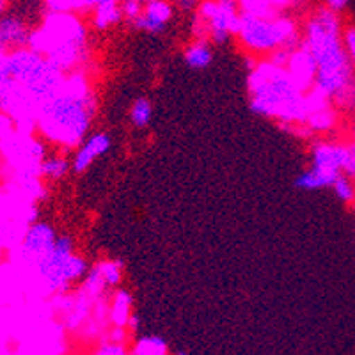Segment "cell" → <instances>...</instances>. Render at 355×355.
I'll use <instances>...</instances> for the list:
<instances>
[{
	"label": "cell",
	"instance_id": "1",
	"mask_svg": "<svg viewBox=\"0 0 355 355\" xmlns=\"http://www.w3.org/2000/svg\"><path fill=\"white\" fill-rule=\"evenodd\" d=\"M306 49L316 64V89L334 100L355 78L338 12L323 9L307 25Z\"/></svg>",
	"mask_w": 355,
	"mask_h": 355
},
{
	"label": "cell",
	"instance_id": "2",
	"mask_svg": "<svg viewBox=\"0 0 355 355\" xmlns=\"http://www.w3.org/2000/svg\"><path fill=\"white\" fill-rule=\"evenodd\" d=\"M94 110V98L84 78L71 77L40 109L41 128L59 144L77 146L84 141Z\"/></svg>",
	"mask_w": 355,
	"mask_h": 355
},
{
	"label": "cell",
	"instance_id": "3",
	"mask_svg": "<svg viewBox=\"0 0 355 355\" xmlns=\"http://www.w3.org/2000/svg\"><path fill=\"white\" fill-rule=\"evenodd\" d=\"M250 107L261 116L279 121H307L309 107L304 91L295 84L288 69L275 62H263L249 80Z\"/></svg>",
	"mask_w": 355,
	"mask_h": 355
},
{
	"label": "cell",
	"instance_id": "4",
	"mask_svg": "<svg viewBox=\"0 0 355 355\" xmlns=\"http://www.w3.org/2000/svg\"><path fill=\"white\" fill-rule=\"evenodd\" d=\"M43 49L46 59L55 68L71 69L84 57L85 33L84 27L75 18L57 17L46 27L43 36Z\"/></svg>",
	"mask_w": 355,
	"mask_h": 355
},
{
	"label": "cell",
	"instance_id": "5",
	"mask_svg": "<svg viewBox=\"0 0 355 355\" xmlns=\"http://www.w3.org/2000/svg\"><path fill=\"white\" fill-rule=\"evenodd\" d=\"M239 36L247 49L254 52H274L293 41L295 28L288 20H263L261 17H247L240 21Z\"/></svg>",
	"mask_w": 355,
	"mask_h": 355
},
{
	"label": "cell",
	"instance_id": "6",
	"mask_svg": "<svg viewBox=\"0 0 355 355\" xmlns=\"http://www.w3.org/2000/svg\"><path fill=\"white\" fill-rule=\"evenodd\" d=\"M40 274L50 288H61L73 279L82 277L85 272V261L73 254L71 242L68 239H57L55 245L37 259Z\"/></svg>",
	"mask_w": 355,
	"mask_h": 355
},
{
	"label": "cell",
	"instance_id": "7",
	"mask_svg": "<svg viewBox=\"0 0 355 355\" xmlns=\"http://www.w3.org/2000/svg\"><path fill=\"white\" fill-rule=\"evenodd\" d=\"M110 144H112V139H110L109 133L96 132L93 135H89L78 146L77 153L71 160V169L75 173H84L96 158H100L101 155H105L109 151Z\"/></svg>",
	"mask_w": 355,
	"mask_h": 355
},
{
	"label": "cell",
	"instance_id": "8",
	"mask_svg": "<svg viewBox=\"0 0 355 355\" xmlns=\"http://www.w3.org/2000/svg\"><path fill=\"white\" fill-rule=\"evenodd\" d=\"M288 73L295 80V84L302 89L304 93H309L316 85V64L309 50L304 49L293 50L288 57Z\"/></svg>",
	"mask_w": 355,
	"mask_h": 355
},
{
	"label": "cell",
	"instance_id": "9",
	"mask_svg": "<svg viewBox=\"0 0 355 355\" xmlns=\"http://www.w3.org/2000/svg\"><path fill=\"white\" fill-rule=\"evenodd\" d=\"M350 146L334 144V142H322L316 144L313 155H311V166L322 167L327 171L343 173L347 166Z\"/></svg>",
	"mask_w": 355,
	"mask_h": 355
},
{
	"label": "cell",
	"instance_id": "10",
	"mask_svg": "<svg viewBox=\"0 0 355 355\" xmlns=\"http://www.w3.org/2000/svg\"><path fill=\"white\" fill-rule=\"evenodd\" d=\"M171 17H173V9H171L169 4L162 2V0H153L151 4L146 6L144 11L139 12L133 21L137 24L139 28L146 31V33L157 34L166 28Z\"/></svg>",
	"mask_w": 355,
	"mask_h": 355
},
{
	"label": "cell",
	"instance_id": "11",
	"mask_svg": "<svg viewBox=\"0 0 355 355\" xmlns=\"http://www.w3.org/2000/svg\"><path fill=\"white\" fill-rule=\"evenodd\" d=\"M339 174L336 171L322 169V167L311 166L304 173L299 174V178L295 180V187L302 190H320V189H331L332 183L338 180Z\"/></svg>",
	"mask_w": 355,
	"mask_h": 355
},
{
	"label": "cell",
	"instance_id": "12",
	"mask_svg": "<svg viewBox=\"0 0 355 355\" xmlns=\"http://www.w3.org/2000/svg\"><path fill=\"white\" fill-rule=\"evenodd\" d=\"M211 61H214V52H211L210 44L205 41H198L187 49L185 62L189 68L205 69L211 64Z\"/></svg>",
	"mask_w": 355,
	"mask_h": 355
},
{
	"label": "cell",
	"instance_id": "13",
	"mask_svg": "<svg viewBox=\"0 0 355 355\" xmlns=\"http://www.w3.org/2000/svg\"><path fill=\"white\" fill-rule=\"evenodd\" d=\"M151 119H153V105L150 103V100L139 98L137 101H133L132 110H130L132 125L137 126V128H146L151 123Z\"/></svg>",
	"mask_w": 355,
	"mask_h": 355
},
{
	"label": "cell",
	"instance_id": "14",
	"mask_svg": "<svg viewBox=\"0 0 355 355\" xmlns=\"http://www.w3.org/2000/svg\"><path fill=\"white\" fill-rule=\"evenodd\" d=\"M334 190V194L338 196L339 199L343 202H354L355 201V185H354V180L347 174H339L338 180L332 183L331 187Z\"/></svg>",
	"mask_w": 355,
	"mask_h": 355
},
{
	"label": "cell",
	"instance_id": "15",
	"mask_svg": "<svg viewBox=\"0 0 355 355\" xmlns=\"http://www.w3.org/2000/svg\"><path fill=\"white\" fill-rule=\"evenodd\" d=\"M166 345L157 338H144L135 345V355H166Z\"/></svg>",
	"mask_w": 355,
	"mask_h": 355
},
{
	"label": "cell",
	"instance_id": "16",
	"mask_svg": "<svg viewBox=\"0 0 355 355\" xmlns=\"http://www.w3.org/2000/svg\"><path fill=\"white\" fill-rule=\"evenodd\" d=\"M332 101H334L339 109L355 112V78Z\"/></svg>",
	"mask_w": 355,
	"mask_h": 355
},
{
	"label": "cell",
	"instance_id": "17",
	"mask_svg": "<svg viewBox=\"0 0 355 355\" xmlns=\"http://www.w3.org/2000/svg\"><path fill=\"white\" fill-rule=\"evenodd\" d=\"M128 311H130L128 295L119 293L117 295L116 307H114V322H116L117 325H123V323L126 322V315H128Z\"/></svg>",
	"mask_w": 355,
	"mask_h": 355
},
{
	"label": "cell",
	"instance_id": "18",
	"mask_svg": "<svg viewBox=\"0 0 355 355\" xmlns=\"http://www.w3.org/2000/svg\"><path fill=\"white\" fill-rule=\"evenodd\" d=\"M44 171L53 178H59L68 171V162L64 158H59V157H53L50 160H46L44 164Z\"/></svg>",
	"mask_w": 355,
	"mask_h": 355
},
{
	"label": "cell",
	"instance_id": "19",
	"mask_svg": "<svg viewBox=\"0 0 355 355\" xmlns=\"http://www.w3.org/2000/svg\"><path fill=\"white\" fill-rule=\"evenodd\" d=\"M343 41H345V46H347L348 55H350L352 64H354V68H355V27L345 28Z\"/></svg>",
	"mask_w": 355,
	"mask_h": 355
},
{
	"label": "cell",
	"instance_id": "20",
	"mask_svg": "<svg viewBox=\"0 0 355 355\" xmlns=\"http://www.w3.org/2000/svg\"><path fill=\"white\" fill-rule=\"evenodd\" d=\"M347 176H350L352 180H355V146H350V153H348V160H347V166H345L343 171Z\"/></svg>",
	"mask_w": 355,
	"mask_h": 355
},
{
	"label": "cell",
	"instance_id": "21",
	"mask_svg": "<svg viewBox=\"0 0 355 355\" xmlns=\"http://www.w3.org/2000/svg\"><path fill=\"white\" fill-rule=\"evenodd\" d=\"M347 2H348V0H327L329 9H331V11H334V12L343 11V9L347 8Z\"/></svg>",
	"mask_w": 355,
	"mask_h": 355
},
{
	"label": "cell",
	"instance_id": "22",
	"mask_svg": "<svg viewBox=\"0 0 355 355\" xmlns=\"http://www.w3.org/2000/svg\"><path fill=\"white\" fill-rule=\"evenodd\" d=\"M98 355H125L121 347H105Z\"/></svg>",
	"mask_w": 355,
	"mask_h": 355
},
{
	"label": "cell",
	"instance_id": "23",
	"mask_svg": "<svg viewBox=\"0 0 355 355\" xmlns=\"http://www.w3.org/2000/svg\"><path fill=\"white\" fill-rule=\"evenodd\" d=\"M352 137H354V146H355V126H354V133H352Z\"/></svg>",
	"mask_w": 355,
	"mask_h": 355
},
{
	"label": "cell",
	"instance_id": "24",
	"mask_svg": "<svg viewBox=\"0 0 355 355\" xmlns=\"http://www.w3.org/2000/svg\"><path fill=\"white\" fill-rule=\"evenodd\" d=\"M354 202H355V201H354Z\"/></svg>",
	"mask_w": 355,
	"mask_h": 355
}]
</instances>
